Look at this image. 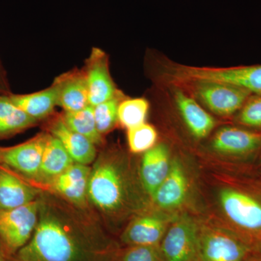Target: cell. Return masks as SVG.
I'll return each instance as SVG.
<instances>
[{
	"instance_id": "5bb4252c",
	"label": "cell",
	"mask_w": 261,
	"mask_h": 261,
	"mask_svg": "<svg viewBox=\"0 0 261 261\" xmlns=\"http://www.w3.org/2000/svg\"><path fill=\"white\" fill-rule=\"evenodd\" d=\"M38 191L11 170L0 166V211H8L36 200Z\"/></svg>"
},
{
	"instance_id": "603a6c76",
	"label": "cell",
	"mask_w": 261,
	"mask_h": 261,
	"mask_svg": "<svg viewBox=\"0 0 261 261\" xmlns=\"http://www.w3.org/2000/svg\"><path fill=\"white\" fill-rule=\"evenodd\" d=\"M61 118L70 129L84 136L94 145H100L102 136L96 126L93 106L89 105L80 111H64Z\"/></svg>"
},
{
	"instance_id": "5b68a950",
	"label": "cell",
	"mask_w": 261,
	"mask_h": 261,
	"mask_svg": "<svg viewBox=\"0 0 261 261\" xmlns=\"http://www.w3.org/2000/svg\"><path fill=\"white\" fill-rule=\"evenodd\" d=\"M219 201L224 214L243 231L242 237L261 250V200L247 192L225 188L219 193Z\"/></svg>"
},
{
	"instance_id": "44dd1931",
	"label": "cell",
	"mask_w": 261,
	"mask_h": 261,
	"mask_svg": "<svg viewBox=\"0 0 261 261\" xmlns=\"http://www.w3.org/2000/svg\"><path fill=\"white\" fill-rule=\"evenodd\" d=\"M73 163L74 161L63 147L61 141L49 134L37 181L51 185Z\"/></svg>"
},
{
	"instance_id": "7a4b0ae2",
	"label": "cell",
	"mask_w": 261,
	"mask_h": 261,
	"mask_svg": "<svg viewBox=\"0 0 261 261\" xmlns=\"http://www.w3.org/2000/svg\"><path fill=\"white\" fill-rule=\"evenodd\" d=\"M163 74L168 82L198 80L228 84L261 95V65L234 67L194 66L173 62L163 63Z\"/></svg>"
},
{
	"instance_id": "ffe728a7",
	"label": "cell",
	"mask_w": 261,
	"mask_h": 261,
	"mask_svg": "<svg viewBox=\"0 0 261 261\" xmlns=\"http://www.w3.org/2000/svg\"><path fill=\"white\" fill-rule=\"evenodd\" d=\"M8 96L17 107L39 121L51 115L58 106L59 84L56 80L50 87L39 92L27 94L10 93Z\"/></svg>"
},
{
	"instance_id": "4dcf8cb0",
	"label": "cell",
	"mask_w": 261,
	"mask_h": 261,
	"mask_svg": "<svg viewBox=\"0 0 261 261\" xmlns=\"http://www.w3.org/2000/svg\"><path fill=\"white\" fill-rule=\"evenodd\" d=\"M0 261H10L9 259L7 258L6 255L5 254L0 252Z\"/></svg>"
},
{
	"instance_id": "d4e9b609",
	"label": "cell",
	"mask_w": 261,
	"mask_h": 261,
	"mask_svg": "<svg viewBox=\"0 0 261 261\" xmlns=\"http://www.w3.org/2000/svg\"><path fill=\"white\" fill-rule=\"evenodd\" d=\"M125 98L120 93L112 99L94 106V116L98 132L101 135L108 133L118 121V107Z\"/></svg>"
},
{
	"instance_id": "6da1fadb",
	"label": "cell",
	"mask_w": 261,
	"mask_h": 261,
	"mask_svg": "<svg viewBox=\"0 0 261 261\" xmlns=\"http://www.w3.org/2000/svg\"><path fill=\"white\" fill-rule=\"evenodd\" d=\"M109 250L93 233L49 205L40 204L32 238L13 261H108Z\"/></svg>"
},
{
	"instance_id": "ba28073f",
	"label": "cell",
	"mask_w": 261,
	"mask_h": 261,
	"mask_svg": "<svg viewBox=\"0 0 261 261\" xmlns=\"http://www.w3.org/2000/svg\"><path fill=\"white\" fill-rule=\"evenodd\" d=\"M200 228L182 216L167 228L159 246L163 261H196Z\"/></svg>"
},
{
	"instance_id": "ac0fdd59",
	"label": "cell",
	"mask_w": 261,
	"mask_h": 261,
	"mask_svg": "<svg viewBox=\"0 0 261 261\" xmlns=\"http://www.w3.org/2000/svg\"><path fill=\"white\" fill-rule=\"evenodd\" d=\"M92 168L74 163L53 182V188L62 197L76 204L85 202Z\"/></svg>"
},
{
	"instance_id": "d6986e66",
	"label": "cell",
	"mask_w": 261,
	"mask_h": 261,
	"mask_svg": "<svg viewBox=\"0 0 261 261\" xmlns=\"http://www.w3.org/2000/svg\"><path fill=\"white\" fill-rule=\"evenodd\" d=\"M59 84L58 106L76 111L89 106L88 87L84 70H73L57 77Z\"/></svg>"
},
{
	"instance_id": "277c9868",
	"label": "cell",
	"mask_w": 261,
	"mask_h": 261,
	"mask_svg": "<svg viewBox=\"0 0 261 261\" xmlns=\"http://www.w3.org/2000/svg\"><path fill=\"white\" fill-rule=\"evenodd\" d=\"M170 84L183 89L215 114L221 116L239 112L252 95L245 89L218 82L182 80Z\"/></svg>"
},
{
	"instance_id": "f1b7e54d",
	"label": "cell",
	"mask_w": 261,
	"mask_h": 261,
	"mask_svg": "<svg viewBox=\"0 0 261 261\" xmlns=\"http://www.w3.org/2000/svg\"><path fill=\"white\" fill-rule=\"evenodd\" d=\"M11 93L10 92L9 85H8V80L6 78V73H5L4 68L2 65L0 61V94H5V95H9Z\"/></svg>"
},
{
	"instance_id": "3957f363",
	"label": "cell",
	"mask_w": 261,
	"mask_h": 261,
	"mask_svg": "<svg viewBox=\"0 0 261 261\" xmlns=\"http://www.w3.org/2000/svg\"><path fill=\"white\" fill-rule=\"evenodd\" d=\"M87 197L102 212L121 211L128 198V187L119 166L108 158L94 163L89 177Z\"/></svg>"
},
{
	"instance_id": "4316f807",
	"label": "cell",
	"mask_w": 261,
	"mask_h": 261,
	"mask_svg": "<svg viewBox=\"0 0 261 261\" xmlns=\"http://www.w3.org/2000/svg\"><path fill=\"white\" fill-rule=\"evenodd\" d=\"M238 121L240 124L261 128V95L252 94L239 111Z\"/></svg>"
},
{
	"instance_id": "30bf717a",
	"label": "cell",
	"mask_w": 261,
	"mask_h": 261,
	"mask_svg": "<svg viewBox=\"0 0 261 261\" xmlns=\"http://www.w3.org/2000/svg\"><path fill=\"white\" fill-rule=\"evenodd\" d=\"M84 70L90 106L94 107L121 93L111 77L108 57L102 49H92Z\"/></svg>"
},
{
	"instance_id": "e0dca14e",
	"label": "cell",
	"mask_w": 261,
	"mask_h": 261,
	"mask_svg": "<svg viewBox=\"0 0 261 261\" xmlns=\"http://www.w3.org/2000/svg\"><path fill=\"white\" fill-rule=\"evenodd\" d=\"M50 135L61 141L74 163L89 166L97 156L95 145L84 136L66 126L62 118L53 121L49 128Z\"/></svg>"
},
{
	"instance_id": "2e32d148",
	"label": "cell",
	"mask_w": 261,
	"mask_h": 261,
	"mask_svg": "<svg viewBox=\"0 0 261 261\" xmlns=\"http://www.w3.org/2000/svg\"><path fill=\"white\" fill-rule=\"evenodd\" d=\"M171 165L169 151L163 144L145 152L141 163V181L151 197L168 176Z\"/></svg>"
},
{
	"instance_id": "9c48e42d",
	"label": "cell",
	"mask_w": 261,
	"mask_h": 261,
	"mask_svg": "<svg viewBox=\"0 0 261 261\" xmlns=\"http://www.w3.org/2000/svg\"><path fill=\"white\" fill-rule=\"evenodd\" d=\"M49 133H40L13 147H0V166L22 177L37 181Z\"/></svg>"
},
{
	"instance_id": "83f0119b",
	"label": "cell",
	"mask_w": 261,
	"mask_h": 261,
	"mask_svg": "<svg viewBox=\"0 0 261 261\" xmlns=\"http://www.w3.org/2000/svg\"><path fill=\"white\" fill-rule=\"evenodd\" d=\"M123 261H163L159 247L130 246L123 255Z\"/></svg>"
},
{
	"instance_id": "8992f818",
	"label": "cell",
	"mask_w": 261,
	"mask_h": 261,
	"mask_svg": "<svg viewBox=\"0 0 261 261\" xmlns=\"http://www.w3.org/2000/svg\"><path fill=\"white\" fill-rule=\"evenodd\" d=\"M255 247L234 231L200 228L196 261H245Z\"/></svg>"
},
{
	"instance_id": "d6a6232c",
	"label": "cell",
	"mask_w": 261,
	"mask_h": 261,
	"mask_svg": "<svg viewBox=\"0 0 261 261\" xmlns=\"http://www.w3.org/2000/svg\"><path fill=\"white\" fill-rule=\"evenodd\" d=\"M9 260L10 261H13V260H11V259H9Z\"/></svg>"
},
{
	"instance_id": "f546056e",
	"label": "cell",
	"mask_w": 261,
	"mask_h": 261,
	"mask_svg": "<svg viewBox=\"0 0 261 261\" xmlns=\"http://www.w3.org/2000/svg\"><path fill=\"white\" fill-rule=\"evenodd\" d=\"M245 261H261V250L252 252Z\"/></svg>"
},
{
	"instance_id": "9a60e30c",
	"label": "cell",
	"mask_w": 261,
	"mask_h": 261,
	"mask_svg": "<svg viewBox=\"0 0 261 261\" xmlns=\"http://www.w3.org/2000/svg\"><path fill=\"white\" fill-rule=\"evenodd\" d=\"M188 179L185 168L178 161L171 163L168 176L152 196L154 203L163 209L176 208L186 199Z\"/></svg>"
},
{
	"instance_id": "1f68e13d",
	"label": "cell",
	"mask_w": 261,
	"mask_h": 261,
	"mask_svg": "<svg viewBox=\"0 0 261 261\" xmlns=\"http://www.w3.org/2000/svg\"><path fill=\"white\" fill-rule=\"evenodd\" d=\"M0 252L5 254L4 250H3V247H2L1 243H0Z\"/></svg>"
},
{
	"instance_id": "7c38bea8",
	"label": "cell",
	"mask_w": 261,
	"mask_h": 261,
	"mask_svg": "<svg viewBox=\"0 0 261 261\" xmlns=\"http://www.w3.org/2000/svg\"><path fill=\"white\" fill-rule=\"evenodd\" d=\"M216 152L230 155H245L261 147V134L226 126L216 132L211 143Z\"/></svg>"
},
{
	"instance_id": "cb8c5ba5",
	"label": "cell",
	"mask_w": 261,
	"mask_h": 261,
	"mask_svg": "<svg viewBox=\"0 0 261 261\" xmlns=\"http://www.w3.org/2000/svg\"><path fill=\"white\" fill-rule=\"evenodd\" d=\"M149 108V102L144 98L123 99L118 107V121L127 130L143 124Z\"/></svg>"
},
{
	"instance_id": "484cf974",
	"label": "cell",
	"mask_w": 261,
	"mask_h": 261,
	"mask_svg": "<svg viewBox=\"0 0 261 261\" xmlns=\"http://www.w3.org/2000/svg\"><path fill=\"white\" fill-rule=\"evenodd\" d=\"M127 137L130 150L134 153H141L154 147L158 133L154 126L145 123L128 129Z\"/></svg>"
},
{
	"instance_id": "52a82bcc",
	"label": "cell",
	"mask_w": 261,
	"mask_h": 261,
	"mask_svg": "<svg viewBox=\"0 0 261 261\" xmlns=\"http://www.w3.org/2000/svg\"><path fill=\"white\" fill-rule=\"evenodd\" d=\"M40 204L36 200L17 208L0 211V243L5 255L16 253L32 238L39 221Z\"/></svg>"
},
{
	"instance_id": "4fadbf2b",
	"label": "cell",
	"mask_w": 261,
	"mask_h": 261,
	"mask_svg": "<svg viewBox=\"0 0 261 261\" xmlns=\"http://www.w3.org/2000/svg\"><path fill=\"white\" fill-rule=\"evenodd\" d=\"M167 225L166 220L158 215L140 216L127 226L122 234V242L129 247H159Z\"/></svg>"
},
{
	"instance_id": "8fae6325",
	"label": "cell",
	"mask_w": 261,
	"mask_h": 261,
	"mask_svg": "<svg viewBox=\"0 0 261 261\" xmlns=\"http://www.w3.org/2000/svg\"><path fill=\"white\" fill-rule=\"evenodd\" d=\"M173 92L176 107L192 135L203 139L210 135L216 126L214 117L183 89L175 87Z\"/></svg>"
},
{
	"instance_id": "7402d4cb",
	"label": "cell",
	"mask_w": 261,
	"mask_h": 261,
	"mask_svg": "<svg viewBox=\"0 0 261 261\" xmlns=\"http://www.w3.org/2000/svg\"><path fill=\"white\" fill-rule=\"evenodd\" d=\"M37 123L17 107L9 96L0 94V140L28 129Z\"/></svg>"
}]
</instances>
